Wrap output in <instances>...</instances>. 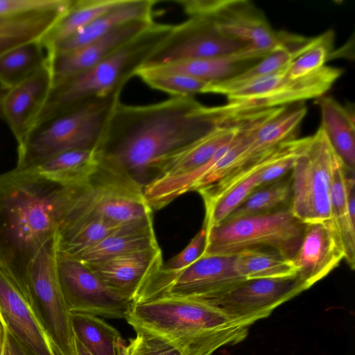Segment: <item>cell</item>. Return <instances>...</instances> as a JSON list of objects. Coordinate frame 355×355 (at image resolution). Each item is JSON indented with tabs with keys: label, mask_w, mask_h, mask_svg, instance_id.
Instances as JSON below:
<instances>
[{
	"label": "cell",
	"mask_w": 355,
	"mask_h": 355,
	"mask_svg": "<svg viewBox=\"0 0 355 355\" xmlns=\"http://www.w3.org/2000/svg\"><path fill=\"white\" fill-rule=\"evenodd\" d=\"M337 157L321 125L297 157L291 173V210L303 223L331 219L330 191Z\"/></svg>",
	"instance_id": "30bf717a"
},
{
	"label": "cell",
	"mask_w": 355,
	"mask_h": 355,
	"mask_svg": "<svg viewBox=\"0 0 355 355\" xmlns=\"http://www.w3.org/2000/svg\"><path fill=\"white\" fill-rule=\"evenodd\" d=\"M116 354L128 355V347L122 337L118 338L116 342Z\"/></svg>",
	"instance_id": "f6af8a7d"
},
{
	"label": "cell",
	"mask_w": 355,
	"mask_h": 355,
	"mask_svg": "<svg viewBox=\"0 0 355 355\" xmlns=\"http://www.w3.org/2000/svg\"><path fill=\"white\" fill-rule=\"evenodd\" d=\"M235 259L236 254L202 255L178 271H166L160 268L143 284L132 302L175 297L209 303L245 279L237 271Z\"/></svg>",
	"instance_id": "ba28073f"
},
{
	"label": "cell",
	"mask_w": 355,
	"mask_h": 355,
	"mask_svg": "<svg viewBox=\"0 0 355 355\" xmlns=\"http://www.w3.org/2000/svg\"><path fill=\"white\" fill-rule=\"evenodd\" d=\"M347 169L337 157L333 171L330 191L331 220L342 243L347 263L352 270L355 267V222L348 209L346 175Z\"/></svg>",
	"instance_id": "4dcf8cb0"
},
{
	"label": "cell",
	"mask_w": 355,
	"mask_h": 355,
	"mask_svg": "<svg viewBox=\"0 0 355 355\" xmlns=\"http://www.w3.org/2000/svg\"><path fill=\"white\" fill-rule=\"evenodd\" d=\"M0 315L33 355H60L30 288L19 285L1 267Z\"/></svg>",
	"instance_id": "2e32d148"
},
{
	"label": "cell",
	"mask_w": 355,
	"mask_h": 355,
	"mask_svg": "<svg viewBox=\"0 0 355 355\" xmlns=\"http://www.w3.org/2000/svg\"><path fill=\"white\" fill-rule=\"evenodd\" d=\"M173 26L154 21L92 67L53 81L35 127L88 101L121 94L126 83L136 76L137 71L168 37Z\"/></svg>",
	"instance_id": "277c9868"
},
{
	"label": "cell",
	"mask_w": 355,
	"mask_h": 355,
	"mask_svg": "<svg viewBox=\"0 0 355 355\" xmlns=\"http://www.w3.org/2000/svg\"><path fill=\"white\" fill-rule=\"evenodd\" d=\"M149 87L169 94L173 97L193 96L205 93L208 83L179 73H163L141 67L136 73Z\"/></svg>",
	"instance_id": "74e56055"
},
{
	"label": "cell",
	"mask_w": 355,
	"mask_h": 355,
	"mask_svg": "<svg viewBox=\"0 0 355 355\" xmlns=\"http://www.w3.org/2000/svg\"><path fill=\"white\" fill-rule=\"evenodd\" d=\"M136 332V336L127 345L128 355H182L163 339L145 331Z\"/></svg>",
	"instance_id": "ab89813d"
},
{
	"label": "cell",
	"mask_w": 355,
	"mask_h": 355,
	"mask_svg": "<svg viewBox=\"0 0 355 355\" xmlns=\"http://www.w3.org/2000/svg\"><path fill=\"white\" fill-rule=\"evenodd\" d=\"M155 3L154 0H120L116 6L89 24L55 44L48 53L50 55L77 49L130 21L153 19V11Z\"/></svg>",
	"instance_id": "603a6c76"
},
{
	"label": "cell",
	"mask_w": 355,
	"mask_h": 355,
	"mask_svg": "<svg viewBox=\"0 0 355 355\" xmlns=\"http://www.w3.org/2000/svg\"><path fill=\"white\" fill-rule=\"evenodd\" d=\"M259 60H243L236 55H232L146 68L159 72L187 75L211 83L233 77L252 67Z\"/></svg>",
	"instance_id": "1f68e13d"
},
{
	"label": "cell",
	"mask_w": 355,
	"mask_h": 355,
	"mask_svg": "<svg viewBox=\"0 0 355 355\" xmlns=\"http://www.w3.org/2000/svg\"><path fill=\"white\" fill-rule=\"evenodd\" d=\"M307 290L295 275L282 278L245 279L214 298L218 306L232 320L250 327L272 311Z\"/></svg>",
	"instance_id": "5bb4252c"
},
{
	"label": "cell",
	"mask_w": 355,
	"mask_h": 355,
	"mask_svg": "<svg viewBox=\"0 0 355 355\" xmlns=\"http://www.w3.org/2000/svg\"><path fill=\"white\" fill-rule=\"evenodd\" d=\"M2 355H8V352L6 344H5V348H4V350H3V352Z\"/></svg>",
	"instance_id": "7dc6e473"
},
{
	"label": "cell",
	"mask_w": 355,
	"mask_h": 355,
	"mask_svg": "<svg viewBox=\"0 0 355 355\" xmlns=\"http://www.w3.org/2000/svg\"><path fill=\"white\" fill-rule=\"evenodd\" d=\"M291 173L275 182L255 189L225 220L266 214L290 206L292 199Z\"/></svg>",
	"instance_id": "e575fe53"
},
{
	"label": "cell",
	"mask_w": 355,
	"mask_h": 355,
	"mask_svg": "<svg viewBox=\"0 0 355 355\" xmlns=\"http://www.w3.org/2000/svg\"><path fill=\"white\" fill-rule=\"evenodd\" d=\"M306 112V107L303 105L290 110L286 109L266 122L256 132L252 142L230 173L257 160L281 143L295 137L294 132Z\"/></svg>",
	"instance_id": "f546056e"
},
{
	"label": "cell",
	"mask_w": 355,
	"mask_h": 355,
	"mask_svg": "<svg viewBox=\"0 0 355 355\" xmlns=\"http://www.w3.org/2000/svg\"><path fill=\"white\" fill-rule=\"evenodd\" d=\"M292 138L281 143L257 160L198 190L205 205L203 226L207 231L223 222L258 187L262 170L286 149Z\"/></svg>",
	"instance_id": "e0dca14e"
},
{
	"label": "cell",
	"mask_w": 355,
	"mask_h": 355,
	"mask_svg": "<svg viewBox=\"0 0 355 355\" xmlns=\"http://www.w3.org/2000/svg\"><path fill=\"white\" fill-rule=\"evenodd\" d=\"M7 334V325L2 317L0 315V355L3 354Z\"/></svg>",
	"instance_id": "ee69618b"
},
{
	"label": "cell",
	"mask_w": 355,
	"mask_h": 355,
	"mask_svg": "<svg viewBox=\"0 0 355 355\" xmlns=\"http://www.w3.org/2000/svg\"><path fill=\"white\" fill-rule=\"evenodd\" d=\"M315 37H304L286 33L282 45L260 59L252 67L230 78L208 83L205 93L227 95L245 83L275 73L288 66L318 40Z\"/></svg>",
	"instance_id": "cb8c5ba5"
},
{
	"label": "cell",
	"mask_w": 355,
	"mask_h": 355,
	"mask_svg": "<svg viewBox=\"0 0 355 355\" xmlns=\"http://www.w3.org/2000/svg\"><path fill=\"white\" fill-rule=\"evenodd\" d=\"M6 346L8 355H33L30 350L7 327Z\"/></svg>",
	"instance_id": "7bdbcfd3"
},
{
	"label": "cell",
	"mask_w": 355,
	"mask_h": 355,
	"mask_svg": "<svg viewBox=\"0 0 355 355\" xmlns=\"http://www.w3.org/2000/svg\"><path fill=\"white\" fill-rule=\"evenodd\" d=\"M119 1L120 0H73L68 10L42 38L47 51L89 24Z\"/></svg>",
	"instance_id": "836d02e7"
},
{
	"label": "cell",
	"mask_w": 355,
	"mask_h": 355,
	"mask_svg": "<svg viewBox=\"0 0 355 355\" xmlns=\"http://www.w3.org/2000/svg\"><path fill=\"white\" fill-rule=\"evenodd\" d=\"M239 129V123L216 126L207 135L162 159L155 166L151 180L185 174L202 166L234 137Z\"/></svg>",
	"instance_id": "7402d4cb"
},
{
	"label": "cell",
	"mask_w": 355,
	"mask_h": 355,
	"mask_svg": "<svg viewBox=\"0 0 355 355\" xmlns=\"http://www.w3.org/2000/svg\"><path fill=\"white\" fill-rule=\"evenodd\" d=\"M101 166V157L96 147L60 153L33 171L63 186L79 188L90 182Z\"/></svg>",
	"instance_id": "d4e9b609"
},
{
	"label": "cell",
	"mask_w": 355,
	"mask_h": 355,
	"mask_svg": "<svg viewBox=\"0 0 355 355\" xmlns=\"http://www.w3.org/2000/svg\"><path fill=\"white\" fill-rule=\"evenodd\" d=\"M49 60L0 97V110L18 146L34 128L53 86Z\"/></svg>",
	"instance_id": "ac0fdd59"
},
{
	"label": "cell",
	"mask_w": 355,
	"mask_h": 355,
	"mask_svg": "<svg viewBox=\"0 0 355 355\" xmlns=\"http://www.w3.org/2000/svg\"><path fill=\"white\" fill-rule=\"evenodd\" d=\"M28 282L34 301L60 355H77L71 313L58 273L57 233L33 261Z\"/></svg>",
	"instance_id": "8fae6325"
},
{
	"label": "cell",
	"mask_w": 355,
	"mask_h": 355,
	"mask_svg": "<svg viewBox=\"0 0 355 355\" xmlns=\"http://www.w3.org/2000/svg\"><path fill=\"white\" fill-rule=\"evenodd\" d=\"M83 217L125 225L152 217V209L141 186L101 166L89 183L77 189L63 220Z\"/></svg>",
	"instance_id": "9c48e42d"
},
{
	"label": "cell",
	"mask_w": 355,
	"mask_h": 355,
	"mask_svg": "<svg viewBox=\"0 0 355 355\" xmlns=\"http://www.w3.org/2000/svg\"><path fill=\"white\" fill-rule=\"evenodd\" d=\"M153 22V19L130 21L77 49L49 55L53 80L78 73L92 67L146 30Z\"/></svg>",
	"instance_id": "44dd1931"
},
{
	"label": "cell",
	"mask_w": 355,
	"mask_h": 355,
	"mask_svg": "<svg viewBox=\"0 0 355 355\" xmlns=\"http://www.w3.org/2000/svg\"><path fill=\"white\" fill-rule=\"evenodd\" d=\"M125 319L136 331L155 335L182 355H212L243 341L249 327L208 302L159 297L131 304Z\"/></svg>",
	"instance_id": "3957f363"
},
{
	"label": "cell",
	"mask_w": 355,
	"mask_h": 355,
	"mask_svg": "<svg viewBox=\"0 0 355 355\" xmlns=\"http://www.w3.org/2000/svg\"><path fill=\"white\" fill-rule=\"evenodd\" d=\"M207 107L193 96L113 106L96 146L101 166L129 178L143 188L157 164L216 126Z\"/></svg>",
	"instance_id": "6da1fadb"
},
{
	"label": "cell",
	"mask_w": 355,
	"mask_h": 355,
	"mask_svg": "<svg viewBox=\"0 0 355 355\" xmlns=\"http://www.w3.org/2000/svg\"><path fill=\"white\" fill-rule=\"evenodd\" d=\"M157 245L153 217H150L124 225L75 259L90 263Z\"/></svg>",
	"instance_id": "484cf974"
},
{
	"label": "cell",
	"mask_w": 355,
	"mask_h": 355,
	"mask_svg": "<svg viewBox=\"0 0 355 355\" xmlns=\"http://www.w3.org/2000/svg\"><path fill=\"white\" fill-rule=\"evenodd\" d=\"M163 263L157 245L85 264L110 288L132 302L140 288Z\"/></svg>",
	"instance_id": "ffe728a7"
},
{
	"label": "cell",
	"mask_w": 355,
	"mask_h": 355,
	"mask_svg": "<svg viewBox=\"0 0 355 355\" xmlns=\"http://www.w3.org/2000/svg\"><path fill=\"white\" fill-rule=\"evenodd\" d=\"M62 291L70 313L125 318L132 301L106 286L80 260L58 252Z\"/></svg>",
	"instance_id": "9a60e30c"
},
{
	"label": "cell",
	"mask_w": 355,
	"mask_h": 355,
	"mask_svg": "<svg viewBox=\"0 0 355 355\" xmlns=\"http://www.w3.org/2000/svg\"><path fill=\"white\" fill-rule=\"evenodd\" d=\"M321 127L334 151L345 167L354 172L355 124L354 113L332 97H324L319 103Z\"/></svg>",
	"instance_id": "4316f807"
},
{
	"label": "cell",
	"mask_w": 355,
	"mask_h": 355,
	"mask_svg": "<svg viewBox=\"0 0 355 355\" xmlns=\"http://www.w3.org/2000/svg\"><path fill=\"white\" fill-rule=\"evenodd\" d=\"M77 189L35 171L0 174V267L21 286L29 288L30 266L58 232Z\"/></svg>",
	"instance_id": "7a4b0ae2"
},
{
	"label": "cell",
	"mask_w": 355,
	"mask_h": 355,
	"mask_svg": "<svg viewBox=\"0 0 355 355\" xmlns=\"http://www.w3.org/2000/svg\"><path fill=\"white\" fill-rule=\"evenodd\" d=\"M123 225L99 217L64 220L57 232L58 252L67 257L78 258L85 251Z\"/></svg>",
	"instance_id": "83f0119b"
},
{
	"label": "cell",
	"mask_w": 355,
	"mask_h": 355,
	"mask_svg": "<svg viewBox=\"0 0 355 355\" xmlns=\"http://www.w3.org/2000/svg\"><path fill=\"white\" fill-rule=\"evenodd\" d=\"M0 19V56L23 44L42 39L71 6Z\"/></svg>",
	"instance_id": "f1b7e54d"
},
{
	"label": "cell",
	"mask_w": 355,
	"mask_h": 355,
	"mask_svg": "<svg viewBox=\"0 0 355 355\" xmlns=\"http://www.w3.org/2000/svg\"><path fill=\"white\" fill-rule=\"evenodd\" d=\"M120 94L88 101L37 125L18 146L15 168L33 171L60 153L96 148Z\"/></svg>",
	"instance_id": "5b68a950"
},
{
	"label": "cell",
	"mask_w": 355,
	"mask_h": 355,
	"mask_svg": "<svg viewBox=\"0 0 355 355\" xmlns=\"http://www.w3.org/2000/svg\"><path fill=\"white\" fill-rule=\"evenodd\" d=\"M207 230L202 225L185 248L164 263L161 268L166 271H178L192 264L203 254L207 243Z\"/></svg>",
	"instance_id": "b9f144b4"
},
{
	"label": "cell",
	"mask_w": 355,
	"mask_h": 355,
	"mask_svg": "<svg viewBox=\"0 0 355 355\" xmlns=\"http://www.w3.org/2000/svg\"><path fill=\"white\" fill-rule=\"evenodd\" d=\"M75 343L77 355H92L76 337Z\"/></svg>",
	"instance_id": "bcb514c9"
},
{
	"label": "cell",
	"mask_w": 355,
	"mask_h": 355,
	"mask_svg": "<svg viewBox=\"0 0 355 355\" xmlns=\"http://www.w3.org/2000/svg\"><path fill=\"white\" fill-rule=\"evenodd\" d=\"M196 12L211 19L223 34L247 44L236 54L241 59L260 60L282 45L283 31H273L261 12L248 1L202 0Z\"/></svg>",
	"instance_id": "7c38bea8"
},
{
	"label": "cell",
	"mask_w": 355,
	"mask_h": 355,
	"mask_svg": "<svg viewBox=\"0 0 355 355\" xmlns=\"http://www.w3.org/2000/svg\"><path fill=\"white\" fill-rule=\"evenodd\" d=\"M70 0H0V19L53 10Z\"/></svg>",
	"instance_id": "60d3db41"
},
{
	"label": "cell",
	"mask_w": 355,
	"mask_h": 355,
	"mask_svg": "<svg viewBox=\"0 0 355 355\" xmlns=\"http://www.w3.org/2000/svg\"><path fill=\"white\" fill-rule=\"evenodd\" d=\"M247 44L220 33L207 17H190L173 26L168 37L141 67H156L209 58L235 55Z\"/></svg>",
	"instance_id": "4fadbf2b"
},
{
	"label": "cell",
	"mask_w": 355,
	"mask_h": 355,
	"mask_svg": "<svg viewBox=\"0 0 355 355\" xmlns=\"http://www.w3.org/2000/svg\"><path fill=\"white\" fill-rule=\"evenodd\" d=\"M334 34L329 31L319 35L317 42L294 60L289 65L287 76L297 79L309 76L324 66L333 46Z\"/></svg>",
	"instance_id": "f35d334b"
},
{
	"label": "cell",
	"mask_w": 355,
	"mask_h": 355,
	"mask_svg": "<svg viewBox=\"0 0 355 355\" xmlns=\"http://www.w3.org/2000/svg\"><path fill=\"white\" fill-rule=\"evenodd\" d=\"M289 65L231 92L226 96L227 103L208 107L216 125H234L258 112L320 97L343 72L342 69L324 65L309 76L293 80L287 76Z\"/></svg>",
	"instance_id": "8992f818"
},
{
	"label": "cell",
	"mask_w": 355,
	"mask_h": 355,
	"mask_svg": "<svg viewBox=\"0 0 355 355\" xmlns=\"http://www.w3.org/2000/svg\"><path fill=\"white\" fill-rule=\"evenodd\" d=\"M75 337L92 355H116L119 331L96 315L70 313Z\"/></svg>",
	"instance_id": "d590c367"
},
{
	"label": "cell",
	"mask_w": 355,
	"mask_h": 355,
	"mask_svg": "<svg viewBox=\"0 0 355 355\" xmlns=\"http://www.w3.org/2000/svg\"><path fill=\"white\" fill-rule=\"evenodd\" d=\"M49 60L42 39L31 41L0 56V85L7 90L21 83Z\"/></svg>",
	"instance_id": "d6a6232c"
},
{
	"label": "cell",
	"mask_w": 355,
	"mask_h": 355,
	"mask_svg": "<svg viewBox=\"0 0 355 355\" xmlns=\"http://www.w3.org/2000/svg\"><path fill=\"white\" fill-rule=\"evenodd\" d=\"M305 224L291 205L266 214L227 219L207 231L202 255L237 254L254 249L273 250L292 260L302 241Z\"/></svg>",
	"instance_id": "52a82bcc"
},
{
	"label": "cell",
	"mask_w": 355,
	"mask_h": 355,
	"mask_svg": "<svg viewBox=\"0 0 355 355\" xmlns=\"http://www.w3.org/2000/svg\"><path fill=\"white\" fill-rule=\"evenodd\" d=\"M345 258L342 243L329 219L305 224L300 247L291 261L296 276L309 289Z\"/></svg>",
	"instance_id": "d6986e66"
},
{
	"label": "cell",
	"mask_w": 355,
	"mask_h": 355,
	"mask_svg": "<svg viewBox=\"0 0 355 355\" xmlns=\"http://www.w3.org/2000/svg\"><path fill=\"white\" fill-rule=\"evenodd\" d=\"M235 266L245 279L289 277L297 272L291 260L270 250L243 251L236 254Z\"/></svg>",
	"instance_id": "8d00e7d4"
}]
</instances>
